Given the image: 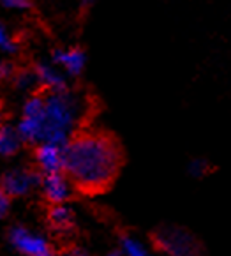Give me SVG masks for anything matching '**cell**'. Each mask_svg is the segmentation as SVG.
Instances as JSON below:
<instances>
[{
	"label": "cell",
	"mask_w": 231,
	"mask_h": 256,
	"mask_svg": "<svg viewBox=\"0 0 231 256\" xmlns=\"http://www.w3.org/2000/svg\"><path fill=\"white\" fill-rule=\"evenodd\" d=\"M67 256H88V254L85 251H80V249H72V251L69 252Z\"/></svg>",
	"instance_id": "cell-19"
},
{
	"label": "cell",
	"mask_w": 231,
	"mask_h": 256,
	"mask_svg": "<svg viewBox=\"0 0 231 256\" xmlns=\"http://www.w3.org/2000/svg\"><path fill=\"white\" fill-rule=\"evenodd\" d=\"M34 72H35V76H37V83H41L42 87H46L49 92L67 90L64 71H62L60 68H57L55 64L41 62V64L35 66Z\"/></svg>",
	"instance_id": "cell-9"
},
{
	"label": "cell",
	"mask_w": 231,
	"mask_h": 256,
	"mask_svg": "<svg viewBox=\"0 0 231 256\" xmlns=\"http://www.w3.org/2000/svg\"><path fill=\"white\" fill-rule=\"evenodd\" d=\"M81 117V102L72 92H49L44 98V134L42 142L65 147L72 140ZM41 142V144H42Z\"/></svg>",
	"instance_id": "cell-2"
},
{
	"label": "cell",
	"mask_w": 231,
	"mask_h": 256,
	"mask_svg": "<svg viewBox=\"0 0 231 256\" xmlns=\"http://www.w3.org/2000/svg\"><path fill=\"white\" fill-rule=\"evenodd\" d=\"M21 138H19L18 131L9 126L0 128V156H12L18 152Z\"/></svg>",
	"instance_id": "cell-10"
},
{
	"label": "cell",
	"mask_w": 231,
	"mask_h": 256,
	"mask_svg": "<svg viewBox=\"0 0 231 256\" xmlns=\"http://www.w3.org/2000/svg\"><path fill=\"white\" fill-rule=\"evenodd\" d=\"M120 148L106 134L76 136L64 147V170L69 180L85 191H99L111 184L120 168Z\"/></svg>",
	"instance_id": "cell-1"
},
{
	"label": "cell",
	"mask_w": 231,
	"mask_h": 256,
	"mask_svg": "<svg viewBox=\"0 0 231 256\" xmlns=\"http://www.w3.org/2000/svg\"><path fill=\"white\" fill-rule=\"evenodd\" d=\"M0 52L7 53V55H12V53L18 52V44L11 38V34H9V30L2 22H0Z\"/></svg>",
	"instance_id": "cell-13"
},
{
	"label": "cell",
	"mask_w": 231,
	"mask_h": 256,
	"mask_svg": "<svg viewBox=\"0 0 231 256\" xmlns=\"http://www.w3.org/2000/svg\"><path fill=\"white\" fill-rule=\"evenodd\" d=\"M157 246L170 256H201L196 238L180 228H166L157 235Z\"/></svg>",
	"instance_id": "cell-3"
},
{
	"label": "cell",
	"mask_w": 231,
	"mask_h": 256,
	"mask_svg": "<svg viewBox=\"0 0 231 256\" xmlns=\"http://www.w3.org/2000/svg\"><path fill=\"white\" fill-rule=\"evenodd\" d=\"M41 184V177L30 170H12L4 175V192L9 196H23Z\"/></svg>",
	"instance_id": "cell-5"
},
{
	"label": "cell",
	"mask_w": 231,
	"mask_h": 256,
	"mask_svg": "<svg viewBox=\"0 0 231 256\" xmlns=\"http://www.w3.org/2000/svg\"><path fill=\"white\" fill-rule=\"evenodd\" d=\"M122 256H150L143 244L138 238L124 237L122 238Z\"/></svg>",
	"instance_id": "cell-12"
},
{
	"label": "cell",
	"mask_w": 231,
	"mask_h": 256,
	"mask_svg": "<svg viewBox=\"0 0 231 256\" xmlns=\"http://www.w3.org/2000/svg\"><path fill=\"white\" fill-rule=\"evenodd\" d=\"M42 192L51 204H65L71 196V180L64 174H48L41 178Z\"/></svg>",
	"instance_id": "cell-8"
},
{
	"label": "cell",
	"mask_w": 231,
	"mask_h": 256,
	"mask_svg": "<svg viewBox=\"0 0 231 256\" xmlns=\"http://www.w3.org/2000/svg\"><path fill=\"white\" fill-rule=\"evenodd\" d=\"M49 221L57 230H67L72 226V210L64 204H57L49 212Z\"/></svg>",
	"instance_id": "cell-11"
},
{
	"label": "cell",
	"mask_w": 231,
	"mask_h": 256,
	"mask_svg": "<svg viewBox=\"0 0 231 256\" xmlns=\"http://www.w3.org/2000/svg\"><path fill=\"white\" fill-rule=\"evenodd\" d=\"M35 83H37V76L32 71H19L14 78V85L19 90H30L35 87Z\"/></svg>",
	"instance_id": "cell-14"
},
{
	"label": "cell",
	"mask_w": 231,
	"mask_h": 256,
	"mask_svg": "<svg viewBox=\"0 0 231 256\" xmlns=\"http://www.w3.org/2000/svg\"><path fill=\"white\" fill-rule=\"evenodd\" d=\"M35 161L44 175L64 172V147L42 142L35 152Z\"/></svg>",
	"instance_id": "cell-7"
},
{
	"label": "cell",
	"mask_w": 231,
	"mask_h": 256,
	"mask_svg": "<svg viewBox=\"0 0 231 256\" xmlns=\"http://www.w3.org/2000/svg\"><path fill=\"white\" fill-rule=\"evenodd\" d=\"M110 256H122V254H120V252H111Z\"/></svg>",
	"instance_id": "cell-21"
},
{
	"label": "cell",
	"mask_w": 231,
	"mask_h": 256,
	"mask_svg": "<svg viewBox=\"0 0 231 256\" xmlns=\"http://www.w3.org/2000/svg\"><path fill=\"white\" fill-rule=\"evenodd\" d=\"M11 72H12V66L9 62H5L4 58H0V80L7 78Z\"/></svg>",
	"instance_id": "cell-18"
},
{
	"label": "cell",
	"mask_w": 231,
	"mask_h": 256,
	"mask_svg": "<svg viewBox=\"0 0 231 256\" xmlns=\"http://www.w3.org/2000/svg\"><path fill=\"white\" fill-rule=\"evenodd\" d=\"M9 240L25 256H57L44 237L32 234V232L25 230L21 226L12 228L11 234H9Z\"/></svg>",
	"instance_id": "cell-4"
},
{
	"label": "cell",
	"mask_w": 231,
	"mask_h": 256,
	"mask_svg": "<svg viewBox=\"0 0 231 256\" xmlns=\"http://www.w3.org/2000/svg\"><path fill=\"white\" fill-rule=\"evenodd\" d=\"M51 62L67 76H80L87 66V55L80 48H57L51 52Z\"/></svg>",
	"instance_id": "cell-6"
},
{
	"label": "cell",
	"mask_w": 231,
	"mask_h": 256,
	"mask_svg": "<svg viewBox=\"0 0 231 256\" xmlns=\"http://www.w3.org/2000/svg\"><path fill=\"white\" fill-rule=\"evenodd\" d=\"M9 210V194H5L4 191H0V219L4 218Z\"/></svg>",
	"instance_id": "cell-17"
},
{
	"label": "cell",
	"mask_w": 231,
	"mask_h": 256,
	"mask_svg": "<svg viewBox=\"0 0 231 256\" xmlns=\"http://www.w3.org/2000/svg\"><path fill=\"white\" fill-rule=\"evenodd\" d=\"M95 4V0H80V6L81 8H90V6Z\"/></svg>",
	"instance_id": "cell-20"
},
{
	"label": "cell",
	"mask_w": 231,
	"mask_h": 256,
	"mask_svg": "<svg viewBox=\"0 0 231 256\" xmlns=\"http://www.w3.org/2000/svg\"><path fill=\"white\" fill-rule=\"evenodd\" d=\"M0 4L7 9H16V11H23V9L30 8V0H0Z\"/></svg>",
	"instance_id": "cell-16"
},
{
	"label": "cell",
	"mask_w": 231,
	"mask_h": 256,
	"mask_svg": "<svg viewBox=\"0 0 231 256\" xmlns=\"http://www.w3.org/2000/svg\"><path fill=\"white\" fill-rule=\"evenodd\" d=\"M189 172L193 177H203L209 172V162L205 161V159H194L189 164Z\"/></svg>",
	"instance_id": "cell-15"
}]
</instances>
